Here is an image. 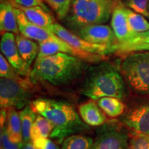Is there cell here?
Returning <instances> with one entry per match:
<instances>
[{
  "mask_svg": "<svg viewBox=\"0 0 149 149\" xmlns=\"http://www.w3.org/2000/svg\"><path fill=\"white\" fill-rule=\"evenodd\" d=\"M21 149H37V148H36L34 146L33 142H29V143H24Z\"/></svg>",
  "mask_w": 149,
  "mask_h": 149,
  "instance_id": "cell-33",
  "label": "cell"
},
{
  "mask_svg": "<svg viewBox=\"0 0 149 149\" xmlns=\"http://www.w3.org/2000/svg\"><path fill=\"white\" fill-rule=\"evenodd\" d=\"M37 114L45 117L54 126L49 138L59 144L70 135L84 133L89 126L81 120L68 102L48 98H39L31 102Z\"/></svg>",
  "mask_w": 149,
  "mask_h": 149,
  "instance_id": "cell-2",
  "label": "cell"
},
{
  "mask_svg": "<svg viewBox=\"0 0 149 149\" xmlns=\"http://www.w3.org/2000/svg\"><path fill=\"white\" fill-rule=\"evenodd\" d=\"M1 53L10 64L22 77H30L31 70L29 69L19 52L16 43V37L11 33H6L1 35L0 42Z\"/></svg>",
  "mask_w": 149,
  "mask_h": 149,
  "instance_id": "cell-10",
  "label": "cell"
},
{
  "mask_svg": "<svg viewBox=\"0 0 149 149\" xmlns=\"http://www.w3.org/2000/svg\"><path fill=\"white\" fill-rule=\"evenodd\" d=\"M81 120L89 126L97 127L107 122L106 114L102 111L95 100H90L79 106Z\"/></svg>",
  "mask_w": 149,
  "mask_h": 149,
  "instance_id": "cell-14",
  "label": "cell"
},
{
  "mask_svg": "<svg viewBox=\"0 0 149 149\" xmlns=\"http://www.w3.org/2000/svg\"><path fill=\"white\" fill-rule=\"evenodd\" d=\"M6 127L11 141L15 143H23L22 122L17 110L14 109L8 110Z\"/></svg>",
  "mask_w": 149,
  "mask_h": 149,
  "instance_id": "cell-19",
  "label": "cell"
},
{
  "mask_svg": "<svg viewBox=\"0 0 149 149\" xmlns=\"http://www.w3.org/2000/svg\"><path fill=\"white\" fill-rule=\"evenodd\" d=\"M0 31L2 35L6 33L19 34L15 8L9 0H1L0 4Z\"/></svg>",
  "mask_w": 149,
  "mask_h": 149,
  "instance_id": "cell-16",
  "label": "cell"
},
{
  "mask_svg": "<svg viewBox=\"0 0 149 149\" xmlns=\"http://www.w3.org/2000/svg\"><path fill=\"white\" fill-rule=\"evenodd\" d=\"M21 118L22 126L23 143L32 142L31 137V128L36 120L37 114L33 109L31 104H28L24 109L19 111Z\"/></svg>",
  "mask_w": 149,
  "mask_h": 149,
  "instance_id": "cell-21",
  "label": "cell"
},
{
  "mask_svg": "<svg viewBox=\"0 0 149 149\" xmlns=\"http://www.w3.org/2000/svg\"><path fill=\"white\" fill-rule=\"evenodd\" d=\"M129 149H149V135L130 133Z\"/></svg>",
  "mask_w": 149,
  "mask_h": 149,
  "instance_id": "cell-27",
  "label": "cell"
},
{
  "mask_svg": "<svg viewBox=\"0 0 149 149\" xmlns=\"http://www.w3.org/2000/svg\"><path fill=\"white\" fill-rule=\"evenodd\" d=\"M128 27L131 35L146 32L149 30V22L142 15L137 13L126 7Z\"/></svg>",
  "mask_w": 149,
  "mask_h": 149,
  "instance_id": "cell-23",
  "label": "cell"
},
{
  "mask_svg": "<svg viewBox=\"0 0 149 149\" xmlns=\"http://www.w3.org/2000/svg\"><path fill=\"white\" fill-rule=\"evenodd\" d=\"M15 8L19 30L22 35L39 43L46 41H59L61 39L49 29L35 25L28 19L25 14L16 7Z\"/></svg>",
  "mask_w": 149,
  "mask_h": 149,
  "instance_id": "cell-11",
  "label": "cell"
},
{
  "mask_svg": "<svg viewBox=\"0 0 149 149\" xmlns=\"http://www.w3.org/2000/svg\"><path fill=\"white\" fill-rule=\"evenodd\" d=\"M93 142L94 139L89 136L76 134L65 139L61 149H91Z\"/></svg>",
  "mask_w": 149,
  "mask_h": 149,
  "instance_id": "cell-24",
  "label": "cell"
},
{
  "mask_svg": "<svg viewBox=\"0 0 149 149\" xmlns=\"http://www.w3.org/2000/svg\"><path fill=\"white\" fill-rule=\"evenodd\" d=\"M148 3L149 0H126L127 8L149 19Z\"/></svg>",
  "mask_w": 149,
  "mask_h": 149,
  "instance_id": "cell-28",
  "label": "cell"
},
{
  "mask_svg": "<svg viewBox=\"0 0 149 149\" xmlns=\"http://www.w3.org/2000/svg\"><path fill=\"white\" fill-rule=\"evenodd\" d=\"M0 77L1 78L20 79L23 77L18 73L14 67L5 58L2 53L0 54Z\"/></svg>",
  "mask_w": 149,
  "mask_h": 149,
  "instance_id": "cell-26",
  "label": "cell"
},
{
  "mask_svg": "<svg viewBox=\"0 0 149 149\" xmlns=\"http://www.w3.org/2000/svg\"><path fill=\"white\" fill-rule=\"evenodd\" d=\"M126 7L120 1L117 0L111 15V28L116 36L118 44L127 41L131 33L128 27Z\"/></svg>",
  "mask_w": 149,
  "mask_h": 149,
  "instance_id": "cell-13",
  "label": "cell"
},
{
  "mask_svg": "<svg viewBox=\"0 0 149 149\" xmlns=\"http://www.w3.org/2000/svg\"><path fill=\"white\" fill-rule=\"evenodd\" d=\"M15 7H29L41 6L48 10L44 0H9Z\"/></svg>",
  "mask_w": 149,
  "mask_h": 149,
  "instance_id": "cell-30",
  "label": "cell"
},
{
  "mask_svg": "<svg viewBox=\"0 0 149 149\" xmlns=\"http://www.w3.org/2000/svg\"><path fill=\"white\" fill-rule=\"evenodd\" d=\"M118 68L132 91L140 95H149V51L123 56Z\"/></svg>",
  "mask_w": 149,
  "mask_h": 149,
  "instance_id": "cell-5",
  "label": "cell"
},
{
  "mask_svg": "<svg viewBox=\"0 0 149 149\" xmlns=\"http://www.w3.org/2000/svg\"><path fill=\"white\" fill-rule=\"evenodd\" d=\"M34 146L37 149H60L55 142L51 139L46 137H41L35 139L33 141Z\"/></svg>",
  "mask_w": 149,
  "mask_h": 149,
  "instance_id": "cell-31",
  "label": "cell"
},
{
  "mask_svg": "<svg viewBox=\"0 0 149 149\" xmlns=\"http://www.w3.org/2000/svg\"><path fill=\"white\" fill-rule=\"evenodd\" d=\"M123 126L115 121L104 124L91 149H129V133Z\"/></svg>",
  "mask_w": 149,
  "mask_h": 149,
  "instance_id": "cell-7",
  "label": "cell"
},
{
  "mask_svg": "<svg viewBox=\"0 0 149 149\" xmlns=\"http://www.w3.org/2000/svg\"><path fill=\"white\" fill-rule=\"evenodd\" d=\"M55 13L59 19L62 20L66 18L68 15L72 0H44Z\"/></svg>",
  "mask_w": 149,
  "mask_h": 149,
  "instance_id": "cell-25",
  "label": "cell"
},
{
  "mask_svg": "<svg viewBox=\"0 0 149 149\" xmlns=\"http://www.w3.org/2000/svg\"><path fill=\"white\" fill-rule=\"evenodd\" d=\"M8 116V110L6 109H1L0 111V127L3 128L6 125Z\"/></svg>",
  "mask_w": 149,
  "mask_h": 149,
  "instance_id": "cell-32",
  "label": "cell"
},
{
  "mask_svg": "<svg viewBox=\"0 0 149 149\" xmlns=\"http://www.w3.org/2000/svg\"><path fill=\"white\" fill-rule=\"evenodd\" d=\"M54 126L51 121L45 117L37 114L36 120L33 123L31 128V141L41 137L48 138L53 130Z\"/></svg>",
  "mask_w": 149,
  "mask_h": 149,
  "instance_id": "cell-22",
  "label": "cell"
},
{
  "mask_svg": "<svg viewBox=\"0 0 149 149\" xmlns=\"http://www.w3.org/2000/svg\"><path fill=\"white\" fill-rule=\"evenodd\" d=\"M1 149H21L24 143H15L10 140L6 125L1 128Z\"/></svg>",
  "mask_w": 149,
  "mask_h": 149,
  "instance_id": "cell-29",
  "label": "cell"
},
{
  "mask_svg": "<svg viewBox=\"0 0 149 149\" xmlns=\"http://www.w3.org/2000/svg\"><path fill=\"white\" fill-rule=\"evenodd\" d=\"M51 31L70 46L79 51L104 56L113 53V48L110 46L98 45L86 42L71 31H68L61 24L56 22L52 26Z\"/></svg>",
  "mask_w": 149,
  "mask_h": 149,
  "instance_id": "cell-8",
  "label": "cell"
},
{
  "mask_svg": "<svg viewBox=\"0 0 149 149\" xmlns=\"http://www.w3.org/2000/svg\"><path fill=\"white\" fill-rule=\"evenodd\" d=\"M81 92L91 100L105 97L124 100L126 96V84L118 67L107 61L88 69Z\"/></svg>",
  "mask_w": 149,
  "mask_h": 149,
  "instance_id": "cell-3",
  "label": "cell"
},
{
  "mask_svg": "<svg viewBox=\"0 0 149 149\" xmlns=\"http://www.w3.org/2000/svg\"><path fill=\"white\" fill-rule=\"evenodd\" d=\"M122 124L129 133L149 135V103L128 111L123 117Z\"/></svg>",
  "mask_w": 149,
  "mask_h": 149,
  "instance_id": "cell-12",
  "label": "cell"
},
{
  "mask_svg": "<svg viewBox=\"0 0 149 149\" xmlns=\"http://www.w3.org/2000/svg\"><path fill=\"white\" fill-rule=\"evenodd\" d=\"M33 84L30 77L20 79H0V107L7 110H22L31 104Z\"/></svg>",
  "mask_w": 149,
  "mask_h": 149,
  "instance_id": "cell-6",
  "label": "cell"
},
{
  "mask_svg": "<svg viewBox=\"0 0 149 149\" xmlns=\"http://www.w3.org/2000/svg\"><path fill=\"white\" fill-rule=\"evenodd\" d=\"M16 43L19 52L29 69L32 70V64L40 51V44L21 33L16 35Z\"/></svg>",
  "mask_w": 149,
  "mask_h": 149,
  "instance_id": "cell-17",
  "label": "cell"
},
{
  "mask_svg": "<svg viewBox=\"0 0 149 149\" xmlns=\"http://www.w3.org/2000/svg\"><path fill=\"white\" fill-rule=\"evenodd\" d=\"M117 0H72L66 23L72 31L93 24H104L112 15Z\"/></svg>",
  "mask_w": 149,
  "mask_h": 149,
  "instance_id": "cell-4",
  "label": "cell"
},
{
  "mask_svg": "<svg viewBox=\"0 0 149 149\" xmlns=\"http://www.w3.org/2000/svg\"><path fill=\"white\" fill-rule=\"evenodd\" d=\"M141 51H149V30L131 35L126 42L117 44L114 53L123 57L129 53Z\"/></svg>",
  "mask_w": 149,
  "mask_h": 149,
  "instance_id": "cell-15",
  "label": "cell"
},
{
  "mask_svg": "<svg viewBox=\"0 0 149 149\" xmlns=\"http://www.w3.org/2000/svg\"><path fill=\"white\" fill-rule=\"evenodd\" d=\"M97 104L106 115L115 118L124 113L125 105L122 100L113 97H105L97 100Z\"/></svg>",
  "mask_w": 149,
  "mask_h": 149,
  "instance_id": "cell-20",
  "label": "cell"
},
{
  "mask_svg": "<svg viewBox=\"0 0 149 149\" xmlns=\"http://www.w3.org/2000/svg\"><path fill=\"white\" fill-rule=\"evenodd\" d=\"M77 36L91 44L110 46L114 53L118 41L113 29L105 24H93L81 27L74 31Z\"/></svg>",
  "mask_w": 149,
  "mask_h": 149,
  "instance_id": "cell-9",
  "label": "cell"
},
{
  "mask_svg": "<svg viewBox=\"0 0 149 149\" xmlns=\"http://www.w3.org/2000/svg\"><path fill=\"white\" fill-rule=\"evenodd\" d=\"M89 68V63L70 55L58 53L35 59L30 79L34 85L48 84L54 86L70 84L81 77Z\"/></svg>",
  "mask_w": 149,
  "mask_h": 149,
  "instance_id": "cell-1",
  "label": "cell"
},
{
  "mask_svg": "<svg viewBox=\"0 0 149 149\" xmlns=\"http://www.w3.org/2000/svg\"><path fill=\"white\" fill-rule=\"evenodd\" d=\"M148 10H149V3H148Z\"/></svg>",
  "mask_w": 149,
  "mask_h": 149,
  "instance_id": "cell-34",
  "label": "cell"
},
{
  "mask_svg": "<svg viewBox=\"0 0 149 149\" xmlns=\"http://www.w3.org/2000/svg\"><path fill=\"white\" fill-rule=\"evenodd\" d=\"M16 8L20 9L25 14L26 17L30 22L39 26L49 29L51 31L52 26L55 23L52 16L48 13V10L41 6H32L29 8L16 7Z\"/></svg>",
  "mask_w": 149,
  "mask_h": 149,
  "instance_id": "cell-18",
  "label": "cell"
}]
</instances>
